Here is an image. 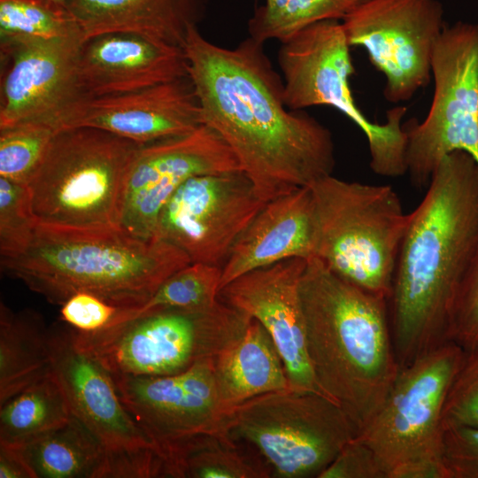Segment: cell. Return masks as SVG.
I'll list each match as a JSON object with an SVG mask.
<instances>
[{
  "instance_id": "cell-6",
  "label": "cell",
  "mask_w": 478,
  "mask_h": 478,
  "mask_svg": "<svg viewBox=\"0 0 478 478\" xmlns=\"http://www.w3.org/2000/svg\"><path fill=\"white\" fill-rule=\"evenodd\" d=\"M310 188L316 220L313 258L345 281L389 299L408 219L396 191L332 174Z\"/></svg>"
},
{
  "instance_id": "cell-29",
  "label": "cell",
  "mask_w": 478,
  "mask_h": 478,
  "mask_svg": "<svg viewBox=\"0 0 478 478\" xmlns=\"http://www.w3.org/2000/svg\"><path fill=\"white\" fill-rule=\"evenodd\" d=\"M221 274L220 266L190 263L170 275L141 307L120 311L110 326L161 310L212 307L220 302Z\"/></svg>"
},
{
  "instance_id": "cell-11",
  "label": "cell",
  "mask_w": 478,
  "mask_h": 478,
  "mask_svg": "<svg viewBox=\"0 0 478 478\" xmlns=\"http://www.w3.org/2000/svg\"><path fill=\"white\" fill-rule=\"evenodd\" d=\"M434 96L425 120L404 126L412 183L428 186L440 161L462 150L478 163V21L443 27L431 58Z\"/></svg>"
},
{
  "instance_id": "cell-12",
  "label": "cell",
  "mask_w": 478,
  "mask_h": 478,
  "mask_svg": "<svg viewBox=\"0 0 478 478\" xmlns=\"http://www.w3.org/2000/svg\"><path fill=\"white\" fill-rule=\"evenodd\" d=\"M347 42L366 50L386 79L385 98L407 101L431 76L443 27L438 0H366L341 20Z\"/></svg>"
},
{
  "instance_id": "cell-34",
  "label": "cell",
  "mask_w": 478,
  "mask_h": 478,
  "mask_svg": "<svg viewBox=\"0 0 478 478\" xmlns=\"http://www.w3.org/2000/svg\"><path fill=\"white\" fill-rule=\"evenodd\" d=\"M447 340L468 350L478 340V251L458 289Z\"/></svg>"
},
{
  "instance_id": "cell-37",
  "label": "cell",
  "mask_w": 478,
  "mask_h": 478,
  "mask_svg": "<svg viewBox=\"0 0 478 478\" xmlns=\"http://www.w3.org/2000/svg\"><path fill=\"white\" fill-rule=\"evenodd\" d=\"M319 478H387L374 452L357 436L349 441Z\"/></svg>"
},
{
  "instance_id": "cell-23",
  "label": "cell",
  "mask_w": 478,
  "mask_h": 478,
  "mask_svg": "<svg viewBox=\"0 0 478 478\" xmlns=\"http://www.w3.org/2000/svg\"><path fill=\"white\" fill-rule=\"evenodd\" d=\"M218 383L231 406L289 388L282 358L266 329L251 318L240 338L214 358Z\"/></svg>"
},
{
  "instance_id": "cell-31",
  "label": "cell",
  "mask_w": 478,
  "mask_h": 478,
  "mask_svg": "<svg viewBox=\"0 0 478 478\" xmlns=\"http://www.w3.org/2000/svg\"><path fill=\"white\" fill-rule=\"evenodd\" d=\"M60 127L28 121L0 129V177L27 184L45 150Z\"/></svg>"
},
{
  "instance_id": "cell-13",
  "label": "cell",
  "mask_w": 478,
  "mask_h": 478,
  "mask_svg": "<svg viewBox=\"0 0 478 478\" xmlns=\"http://www.w3.org/2000/svg\"><path fill=\"white\" fill-rule=\"evenodd\" d=\"M266 204L241 170L194 176L161 209L154 238L176 246L191 263L222 267Z\"/></svg>"
},
{
  "instance_id": "cell-36",
  "label": "cell",
  "mask_w": 478,
  "mask_h": 478,
  "mask_svg": "<svg viewBox=\"0 0 478 478\" xmlns=\"http://www.w3.org/2000/svg\"><path fill=\"white\" fill-rule=\"evenodd\" d=\"M443 446L446 478H478V428H444Z\"/></svg>"
},
{
  "instance_id": "cell-1",
  "label": "cell",
  "mask_w": 478,
  "mask_h": 478,
  "mask_svg": "<svg viewBox=\"0 0 478 478\" xmlns=\"http://www.w3.org/2000/svg\"><path fill=\"white\" fill-rule=\"evenodd\" d=\"M263 45L250 36L220 47L193 26L183 50L202 124L224 140L267 203L331 175L335 146L329 129L286 105Z\"/></svg>"
},
{
  "instance_id": "cell-15",
  "label": "cell",
  "mask_w": 478,
  "mask_h": 478,
  "mask_svg": "<svg viewBox=\"0 0 478 478\" xmlns=\"http://www.w3.org/2000/svg\"><path fill=\"white\" fill-rule=\"evenodd\" d=\"M112 376L120 400L158 454L183 439L229 432L235 407L221 394L214 358L170 375Z\"/></svg>"
},
{
  "instance_id": "cell-8",
  "label": "cell",
  "mask_w": 478,
  "mask_h": 478,
  "mask_svg": "<svg viewBox=\"0 0 478 478\" xmlns=\"http://www.w3.org/2000/svg\"><path fill=\"white\" fill-rule=\"evenodd\" d=\"M251 319L220 299L210 308L161 310L93 333L72 332L76 347L112 375L163 376L215 358Z\"/></svg>"
},
{
  "instance_id": "cell-3",
  "label": "cell",
  "mask_w": 478,
  "mask_h": 478,
  "mask_svg": "<svg viewBox=\"0 0 478 478\" xmlns=\"http://www.w3.org/2000/svg\"><path fill=\"white\" fill-rule=\"evenodd\" d=\"M299 297L318 389L359 431L380 409L400 370L388 299L345 281L317 258L306 260Z\"/></svg>"
},
{
  "instance_id": "cell-39",
  "label": "cell",
  "mask_w": 478,
  "mask_h": 478,
  "mask_svg": "<svg viewBox=\"0 0 478 478\" xmlns=\"http://www.w3.org/2000/svg\"><path fill=\"white\" fill-rule=\"evenodd\" d=\"M50 1L64 4L67 0H50Z\"/></svg>"
},
{
  "instance_id": "cell-33",
  "label": "cell",
  "mask_w": 478,
  "mask_h": 478,
  "mask_svg": "<svg viewBox=\"0 0 478 478\" xmlns=\"http://www.w3.org/2000/svg\"><path fill=\"white\" fill-rule=\"evenodd\" d=\"M443 426L478 428V340L464 351L445 401Z\"/></svg>"
},
{
  "instance_id": "cell-7",
  "label": "cell",
  "mask_w": 478,
  "mask_h": 478,
  "mask_svg": "<svg viewBox=\"0 0 478 478\" xmlns=\"http://www.w3.org/2000/svg\"><path fill=\"white\" fill-rule=\"evenodd\" d=\"M464 350L451 341L400 368L376 413L357 436L387 478H446L443 412Z\"/></svg>"
},
{
  "instance_id": "cell-38",
  "label": "cell",
  "mask_w": 478,
  "mask_h": 478,
  "mask_svg": "<svg viewBox=\"0 0 478 478\" xmlns=\"http://www.w3.org/2000/svg\"><path fill=\"white\" fill-rule=\"evenodd\" d=\"M0 478H36L18 447L0 443Z\"/></svg>"
},
{
  "instance_id": "cell-14",
  "label": "cell",
  "mask_w": 478,
  "mask_h": 478,
  "mask_svg": "<svg viewBox=\"0 0 478 478\" xmlns=\"http://www.w3.org/2000/svg\"><path fill=\"white\" fill-rule=\"evenodd\" d=\"M81 35L0 41V129L28 121L70 127L90 98L77 72Z\"/></svg>"
},
{
  "instance_id": "cell-35",
  "label": "cell",
  "mask_w": 478,
  "mask_h": 478,
  "mask_svg": "<svg viewBox=\"0 0 478 478\" xmlns=\"http://www.w3.org/2000/svg\"><path fill=\"white\" fill-rule=\"evenodd\" d=\"M122 309L89 292H77L60 305V320L82 333L102 330Z\"/></svg>"
},
{
  "instance_id": "cell-25",
  "label": "cell",
  "mask_w": 478,
  "mask_h": 478,
  "mask_svg": "<svg viewBox=\"0 0 478 478\" xmlns=\"http://www.w3.org/2000/svg\"><path fill=\"white\" fill-rule=\"evenodd\" d=\"M51 372L49 329L33 311L0 305V405Z\"/></svg>"
},
{
  "instance_id": "cell-10",
  "label": "cell",
  "mask_w": 478,
  "mask_h": 478,
  "mask_svg": "<svg viewBox=\"0 0 478 478\" xmlns=\"http://www.w3.org/2000/svg\"><path fill=\"white\" fill-rule=\"evenodd\" d=\"M229 432L258 455L271 478H319L358 429L328 397L288 388L236 405Z\"/></svg>"
},
{
  "instance_id": "cell-30",
  "label": "cell",
  "mask_w": 478,
  "mask_h": 478,
  "mask_svg": "<svg viewBox=\"0 0 478 478\" xmlns=\"http://www.w3.org/2000/svg\"><path fill=\"white\" fill-rule=\"evenodd\" d=\"M74 35L82 36L81 31L62 4L50 0H0V41Z\"/></svg>"
},
{
  "instance_id": "cell-20",
  "label": "cell",
  "mask_w": 478,
  "mask_h": 478,
  "mask_svg": "<svg viewBox=\"0 0 478 478\" xmlns=\"http://www.w3.org/2000/svg\"><path fill=\"white\" fill-rule=\"evenodd\" d=\"M77 72L91 99L140 90L188 76L183 48L141 35L109 33L82 41Z\"/></svg>"
},
{
  "instance_id": "cell-2",
  "label": "cell",
  "mask_w": 478,
  "mask_h": 478,
  "mask_svg": "<svg viewBox=\"0 0 478 478\" xmlns=\"http://www.w3.org/2000/svg\"><path fill=\"white\" fill-rule=\"evenodd\" d=\"M425 197L408 214L388 299L400 368L447 342L459 285L478 251V163L442 158Z\"/></svg>"
},
{
  "instance_id": "cell-27",
  "label": "cell",
  "mask_w": 478,
  "mask_h": 478,
  "mask_svg": "<svg viewBox=\"0 0 478 478\" xmlns=\"http://www.w3.org/2000/svg\"><path fill=\"white\" fill-rule=\"evenodd\" d=\"M0 406V443L14 447L63 426L73 416L52 372Z\"/></svg>"
},
{
  "instance_id": "cell-9",
  "label": "cell",
  "mask_w": 478,
  "mask_h": 478,
  "mask_svg": "<svg viewBox=\"0 0 478 478\" xmlns=\"http://www.w3.org/2000/svg\"><path fill=\"white\" fill-rule=\"evenodd\" d=\"M278 64L283 98L290 110L317 105L337 109L366 135L375 173L398 177L407 173V134L402 123L406 107L388 111L382 124L372 122L362 112L349 84L354 66L340 20L314 23L281 42Z\"/></svg>"
},
{
  "instance_id": "cell-17",
  "label": "cell",
  "mask_w": 478,
  "mask_h": 478,
  "mask_svg": "<svg viewBox=\"0 0 478 478\" xmlns=\"http://www.w3.org/2000/svg\"><path fill=\"white\" fill-rule=\"evenodd\" d=\"M305 264L306 259L294 258L252 270L224 286L219 298L266 329L282 358L289 388L321 393L308 358L299 297Z\"/></svg>"
},
{
  "instance_id": "cell-32",
  "label": "cell",
  "mask_w": 478,
  "mask_h": 478,
  "mask_svg": "<svg viewBox=\"0 0 478 478\" xmlns=\"http://www.w3.org/2000/svg\"><path fill=\"white\" fill-rule=\"evenodd\" d=\"M37 220L27 185L0 177V255L15 258L30 244Z\"/></svg>"
},
{
  "instance_id": "cell-5",
  "label": "cell",
  "mask_w": 478,
  "mask_h": 478,
  "mask_svg": "<svg viewBox=\"0 0 478 478\" xmlns=\"http://www.w3.org/2000/svg\"><path fill=\"white\" fill-rule=\"evenodd\" d=\"M139 145L95 127L59 130L27 184L37 223L119 227L125 180Z\"/></svg>"
},
{
  "instance_id": "cell-16",
  "label": "cell",
  "mask_w": 478,
  "mask_h": 478,
  "mask_svg": "<svg viewBox=\"0 0 478 478\" xmlns=\"http://www.w3.org/2000/svg\"><path fill=\"white\" fill-rule=\"evenodd\" d=\"M237 170L231 149L204 124L184 135L139 145L127 169L119 227L141 238H154L161 209L184 181Z\"/></svg>"
},
{
  "instance_id": "cell-26",
  "label": "cell",
  "mask_w": 478,
  "mask_h": 478,
  "mask_svg": "<svg viewBox=\"0 0 478 478\" xmlns=\"http://www.w3.org/2000/svg\"><path fill=\"white\" fill-rule=\"evenodd\" d=\"M18 448L36 478H100L106 459L103 443L73 415Z\"/></svg>"
},
{
  "instance_id": "cell-19",
  "label": "cell",
  "mask_w": 478,
  "mask_h": 478,
  "mask_svg": "<svg viewBox=\"0 0 478 478\" xmlns=\"http://www.w3.org/2000/svg\"><path fill=\"white\" fill-rule=\"evenodd\" d=\"M202 125L189 76L134 92L89 100L70 127L103 129L144 145L181 136Z\"/></svg>"
},
{
  "instance_id": "cell-22",
  "label": "cell",
  "mask_w": 478,
  "mask_h": 478,
  "mask_svg": "<svg viewBox=\"0 0 478 478\" xmlns=\"http://www.w3.org/2000/svg\"><path fill=\"white\" fill-rule=\"evenodd\" d=\"M64 5L76 20L83 41L127 33L180 48L204 11V0H67Z\"/></svg>"
},
{
  "instance_id": "cell-24",
  "label": "cell",
  "mask_w": 478,
  "mask_h": 478,
  "mask_svg": "<svg viewBox=\"0 0 478 478\" xmlns=\"http://www.w3.org/2000/svg\"><path fill=\"white\" fill-rule=\"evenodd\" d=\"M165 477L271 478L258 455L230 432L203 434L159 451Z\"/></svg>"
},
{
  "instance_id": "cell-21",
  "label": "cell",
  "mask_w": 478,
  "mask_h": 478,
  "mask_svg": "<svg viewBox=\"0 0 478 478\" xmlns=\"http://www.w3.org/2000/svg\"><path fill=\"white\" fill-rule=\"evenodd\" d=\"M312 192L304 187L267 202L237 238L222 266L220 289L237 277L289 258L315 253Z\"/></svg>"
},
{
  "instance_id": "cell-28",
  "label": "cell",
  "mask_w": 478,
  "mask_h": 478,
  "mask_svg": "<svg viewBox=\"0 0 478 478\" xmlns=\"http://www.w3.org/2000/svg\"><path fill=\"white\" fill-rule=\"evenodd\" d=\"M366 0H263L249 21L250 36L281 42L314 23L346 15Z\"/></svg>"
},
{
  "instance_id": "cell-4",
  "label": "cell",
  "mask_w": 478,
  "mask_h": 478,
  "mask_svg": "<svg viewBox=\"0 0 478 478\" xmlns=\"http://www.w3.org/2000/svg\"><path fill=\"white\" fill-rule=\"evenodd\" d=\"M190 263L176 246L135 236L120 227L76 228L37 223L27 250L1 259V268L52 304L61 305L77 292H89L130 312Z\"/></svg>"
},
{
  "instance_id": "cell-18",
  "label": "cell",
  "mask_w": 478,
  "mask_h": 478,
  "mask_svg": "<svg viewBox=\"0 0 478 478\" xmlns=\"http://www.w3.org/2000/svg\"><path fill=\"white\" fill-rule=\"evenodd\" d=\"M49 348L72 414L103 443L106 458L156 450L120 400L112 374L76 347L72 328L49 329Z\"/></svg>"
}]
</instances>
